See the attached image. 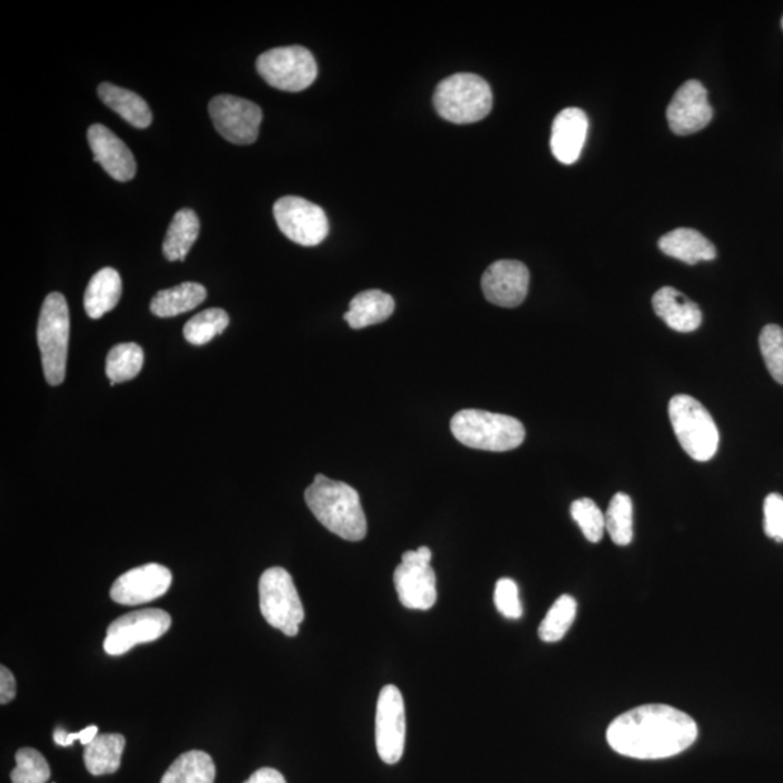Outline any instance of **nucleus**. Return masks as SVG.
<instances>
[{"label": "nucleus", "instance_id": "obj_10", "mask_svg": "<svg viewBox=\"0 0 783 783\" xmlns=\"http://www.w3.org/2000/svg\"><path fill=\"white\" fill-rule=\"evenodd\" d=\"M172 625V616L163 610H142L130 612L109 624L104 638V652L111 656H121L135 645L155 642L163 638Z\"/></svg>", "mask_w": 783, "mask_h": 783}, {"label": "nucleus", "instance_id": "obj_18", "mask_svg": "<svg viewBox=\"0 0 783 783\" xmlns=\"http://www.w3.org/2000/svg\"><path fill=\"white\" fill-rule=\"evenodd\" d=\"M590 120L579 108H566L554 118L552 127V153L560 163L573 164L585 145Z\"/></svg>", "mask_w": 783, "mask_h": 783}, {"label": "nucleus", "instance_id": "obj_20", "mask_svg": "<svg viewBox=\"0 0 783 783\" xmlns=\"http://www.w3.org/2000/svg\"><path fill=\"white\" fill-rule=\"evenodd\" d=\"M659 247L669 258L681 260L686 264H696L700 261H711L716 258L715 245L692 228H677L667 232L659 240Z\"/></svg>", "mask_w": 783, "mask_h": 783}, {"label": "nucleus", "instance_id": "obj_16", "mask_svg": "<svg viewBox=\"0 0 783 783\" xmlns=\"http://www.w3.org/2000/svg\"><path fill=\"white\" fill-rule=\"evenodd\" d=\"M530 272L516 260H500L492 263L482 277L483 295L493 305L515 308L529 293Z\"/></svg>", "mask_w": 783, "mask_h": 783}, {"label": "nucleus", "instance_id": "obj_17", "mask_svg": "<svg viewBox=\"0 0 783 783\" xmlns=\"http://www.w3.org/2000/svg\"><path fill=\"white\" fill-rule=\"evenodd\" d=\"M88 141L93 153V160L101 164L112 179L118 182H130L135 178L137 163L134 154L128 149L126 142L118 139L109 128L102 123H94L89 128Z\"/></svg>", "mask_w": 783, "mask_h": 783}, {"label": "nucleus", "instance_id": "obj_29", "mask_svg": "<svg viewBox=\"0 0 783 783\" xmlns=\"http://www.w3.org/2000/svg\"><path fill=\"white\" fill-rule=\"evenodd\" d=\"M578 602L571 595H562L541 621L539 635L545 643L560 642L576 619Z\"/></svg>", "mask_w": 783, "mask_h": 783}, {"label": "nucleus", "instance_id": "obj_7", "mask_svg": "<svg viewBox=\"0 0 783 783\" xmlns=\"http://www.w3.org/2000/svg\"><path fill=\"white\" fill-rule=\"evenodd\" d=\"M260 611L273 629L295 638L305 611L291 573L283 568H270L259 582Z\"/></svg>", "mask_w": 783, "mask_h": 783}, {"label": "nucleus", "instance_id": "obj_23", "mask_svg": "<svg viewBox=\"0 0 783 783\" xmlns=\"http://www.w3.org/2000/svg\"><path fill=\"white\" fill-rule=\"evenodd\" d=\"M98 94L108 108H111L113 112L121 116L132 127L142 130V128L150 127L151 121H153L149 103L140 94L131 92V90L116 87L112 83H102L98 88Z\"/></svg>", "mask_w": 783, "mask_h": 783}, {"label": "nucleus", "instance_id": "obj_1", "mask_svg": "<svg viewBox=\"0 0 783 783\" xmlns=\"http://www.w3.org/2000/svg\"><path fill=\"white\" fill-rule=\"evenodd\" d=\"M697 739L692 716L663 704L638 706L616 716L606 742L616 753L640 761H657L685 752Z\"/></svg>", "mask_w": 783, "mask_h": 783}, {"label": "nucleus", "instance_id": "obj_13", "mask_svg": "<svg viewBox=\"0 0 783 783\" xmlns=\"http://www.w3.org/2000/svg\"><path fill=\"white\" fill-rule=\"evenodd\" d=\"M405 704L396 686L387 685L379 694L377 709V749L387 765H395L405 750Z\"/></svg>", "mask_w": 783, "mask_h": 783}, {"label": "nucleus", "instance_id": "obj_33", "mask_svg": "<svg viewBox=\"0 0 783 783\" xmlns=\"http://www.w3.org/2000/svg\"><path fill=\"white\" fill-rule=\"evenodd\" d=\"M572 519L581 526L583 535L591 543H598L604 538L605 533V515L602 514L600 506L590 498H582L572 502L571 505Z\"/></svg>", "mask_w": 783, "mask_h": 783}, {"label": "nucleus", "instance_id": "obj_37", "mask_svg": "<svg viewBox=\"0 0 783 783\" xmlns=\"http://www.w3.org/2000/svg\"><path fill=\"white\" fill-rule=\"evenodd\" d=\"M17 696V681L7 666H0V704L7 705Z\"/></svg>", "mask_w": 783, "mask_h": 783}, {"label": "nucleus", "instance_id": "obj_3", "mask_svg": "<svg viewBox=\"0 0 783 783\" xmlns=\"http://www.w3.org/2000/svg\"><path fill=\"white\" fill-rule=\"evenodd\" d=\"M450 429L460 443L483 452H510L525 439L524 425L516 418L481 410L459 411Z\"/></svg>", "mask_w": 783, "mask_h": 783}, {"label": "nucleus", "instance_id": "obj_25", "mask_svg": "<svg viewBox=\"0 0 783 783\" xmlns=\"http://www.w3.org/2000/svg\"><path fill=\"white\" fill-rule=\"evenodd\" d=\"M207 299V289L194 282L160 291L151 301L150 310L155 317L172 318L201 305Z\"/></svg>", "mask_w": 783, "mask_h": 783}, {"label": "nucleus", "instance_id": "obj_6", "mask_svg": "<svg viewBox=\"0 0 783 783\" xmlns=\"http://www.w3.org/2000/svg\"><path fill=\"white\" fill-rule=\"evenodd\" d=\"M70 337V313L66 298L52 292L42 303L37 339L46 381L57 387L66 378Z\"/></svg>", "mask_w": 783, "mask_h": 783}, {"label": "nucleus", "instance_id": "obj_22", "mask_svg": "<svg viewBox=\"0 0 783 783\" xmlns=\"http://www.w3.org/2000/svg\"><path fill=\"white\" fill-rule=\"evenodd\" d=\"M122 295V280L116 269L104 268L93 274L84 293V310L92 320H99L104 313L118 305Z\"/></svg>", "mask_w": 783, "mask_h": 783}, {"label": "nucleus", "instance_id": "obj_26", "mask_svg": "<svg viewBox=\"0 0 783 783\" xmlns=\"http://www.w3.org/2000/svg\"><path fill=\"white\" fill-rule=\"evenodd\" d=\"M199 231H201V222L197 212L189 208L180 209L165 234L163 243L165 259L169 261L187 259L194 241L198 240Z\"/></svg>", "mask_w": 783, "mask_h": 783}, {"label": "nucleus", "instance_id": "obj_31", "mask_svg": "<svg viewBox=\"0 0 783 783\" xmlns=\"http://www.w3.org/2000/svg\"><path fill=\"white\" fill-rule=\"evenodd\" d=\"M605 530L616 545H629L633 540V501L626 493L612 498L605 514Z\"/></svg>", "mask_w": 783, "mask_h": 783}, {"label": "nucleus", "instance_id": "obj_24", "mask_svg": "<svg viewBox=\"0 0 783 783\" xmlns=\"http://www.w3.org/2000/svg\"><path fill=\"white\" fill-rule=\"evenodd\" d=\"M126 737L122 734H99L84 749V765L93 776L112 775L121 766Z\"/></svg>", "mask_w": 783, "mask_h": 783}, {"label": "nucleus", "instance_id": "obj_21", "mask_svg": "<svg viewBox=\"0 0 783 783\" xmlns=\"http://www.w3.org/2000/svg\"><path fill=\"white\" fill-rule=\"evenodd\" d=\"M393 311H395L393 298L379 289H372V291H364L351 299L344 320L348 321L351 329L362 330L365 327L387 321Z\"/></svg>", "mask_w": 783, "mask_h": 783}, {"label": "nucleus", "instance_id": "obj_12", "mask_svg": "<svg viewBox=\"0 0 783 783\" xmlns=\"http://www.w3.org/2000/svg\"><path fill=\"white\" fill-rule=\"evenodd\" d=\"M209 116L217 131L237 145L253 144L263 121V111L259 104L231 94L213 98L209 102Z\"/></svg>", "mask_w": 783, "mask_h": 783}, {"label": "nucleus", "instance_id": "obj_36", "mask_svg": "<svg viewBox=\"0 0 783 783\" xmlns=\"http://www.w3.org/2000/svg\"><path fill=\"white\" fill-rule=\"evenodd\" d=\"M763 514H765L763 526L767 538L783 543V496L780 493H771L766 496Z\"/></svg>", "mask_w": 783, "mask_h": 783}, {"label": "nucleus", "instance_id": "obj_32", "mask_svg": "<svg viewBox=\"0 0 783 783\" xmlns=\"http://www.w3.org/2000/svg\"><path fill=\"white\" fill-rule=\"evenodd\" d=\"M17 766L11 772L12 783H46L51 777L47 759L36 749H21L16 754Z\"/></svg>", "mask_w": 783, "mask_h": 783}, {"label": "nucleus", "instance_id": "obj_15", "mask_svg": "<svg viewBox=\"0 0 783 783\" xmlns=\"http://www.w3.org/2000/svg\"><path fill=\"white\" fill-rule=\"evenodd\" d=\"M713 113L704 84L687 80L669 103L667 122L676 135H691L704 130L713 120Z\"/></svg>", "mask_w": 783, "mask_h": 783}, {"label": "nucleus", "instance_id": "obj_11", "mask_svg": "<svg viewBox=\"0 0 783 783\" xmlns=\"http://www.w3.org/2000/svg\"><path fill=\"white\" fill-rule=\"evenodd\" d=\"M280 231L299 245L321 244L330 232L324 209L299 197L280 198L273 207Z\"/></svg>", "mask_w": 783, "mask_h": 783}, {"label": "nucleus", "instance_id": "obj_34", "mask_svg": "<svg viewBox=\"0 0 783 783\" xmlns=\"http://www.w3.org/2000/svg\"><path fill=\"white\" fill-rule=\"evenodd\" d=\"M762 358L773 381L783 384V329L769 324L759 337Z\"/></svg>", "mask_w": 783, "mask_h": 783}, {"label": "nucleus", "instance_id": "obj_9", "mask_svg": "<svg viewBox=\"0 0 783 783\" xmlns=\"http://www.w3.org/2000/svg\"><path fill=\"white\" fill-rule=\"evenodd\" d=\"M431 550L420 548L402 554V563L393 573L398 598L405 609L426 611L436 601V578L431 568Z\"/></svg>", "mask_w": 783, "mask_h": 783}, {"label": "nucleus", "instance_id": "obj_2", "mask_svg": "<svg viewBox=\"0 0 783 783\" xmlns=\"http://www.w3.org/2000/svg\"><path fill=\"white\" fill-rule=\"evenodd\" d=\"M305 501L315 519L339 538L360 541L368 534L359 492L348 483L317 474L305 491Z\"/></svg>", "mask_w": 783, "mask_h": 783}, {"label": "nucleus", "instance_id": "obj_5", "mask_svg": "<svg viewBox=\"0 0 783 783\" xmlns=\"http://www.w3.org/2000/svg\"><path fill=\"white\" fill-rule=\"evenodd\" d=\"M669 418L679 444L691 459L709 462L719 452V426L706 408L695 398L673 396L669 402Z\"/></svg>", "mask_w": 783, "mask_h": 783}, {"label": "nucleus", "instance_id": "obj_39", "mask_svg": "<svg viewBox=\"0 0 783 783\" xmlns=\"http://www.w3.org/2000/svg\"><path fill=\"white\" fill-rule=\"evenodd\" d=\"M98 731L97 725H90V727L80 731V743H82L83 746H88V744L92 743L93 740L98 737Z\"/></svg>", "mask_w": 783, "mask_h": 783}, {"label": "nucleus", "instance_id": "obj_27", "mask_svg": "<svg viewBox=\"0 0 783 783\" xmlns=\"http://www.w3.org/2000/svg\"><path fill=\"white\" fill-rule=\"evenodd\" d=\"M217 767L212 757L201 750L180 754L160 783H213Z\"/></svg>", "mask_w": 783, "mask_h": 783}, {"label": "nucleus", "instance_id": "obj_19", "mask_svg": "<svg viewBox=\"0 0 783 783\" xmlns=\"http://www.w3.org/2000/svg\"><path fill=\"white\" fill-rule=\"evenodd\" d=\"M653 310L669 329L677 332H692L700 329L702 312L700 307L675 288L659 289L652 299Z\"/></svg>", "mask_w": 783, "mask_h": 783}, {"label": "nucleus", "instance_id": "obj_28", "mask_svg": "<svg viewBox=\"0 0 783 783\" xmlns=\"http://www.w3.org/2000/svg\"><path fill=\"white\" fill-rule=\"evenodd\" d=\"M144 364V351L135 343H122L109 351L107 377L111 384L131 381L139 377Z\"/></svg>", "mask_w": 783, "mask_h": 783}, {"label": "nucleus", "instance_id": "obj_40", "mask_svg": "<svg viewBox=\"0 0 783 783\" xmlns=\"http://www.w3.org/2000/svg\"><path fill=\"white\" fill-rule=\"evenodd\" d=\"M782 28H783V18H782Z\"/></svg>", "mask_w": 783, "mask_h": 783}, {"label": "nucleus", "instance_id": "obj_38", "mask_svg": "<svg viewBox=\"0 0 783 783\" xmlns=\"http://www.w3.org/2000/svg\"><path fill=\"white\" fill-rule=\"evenodd\" d=\"M244 783H287L282 773L273 767L259 769Z\"/></svg>", "mask_w": 783, "mask_h": 783}, {"label": "nucleus", "instance_id": "obj_8", "mask_svg": "<svg viewBox=\"0 0 783 783\" xmlns=\"http://www.w3.org/2000/svg\"><path fill=\"white\" fill-rule=\"evenodd\" d=\"M258 71L274 89L302 92L315 82L318 66L310 50L291 46L263 52L258 59Z\"/></svg>", "mask_w": 783, "mask_h": 783}, {"label": "nucleus", "instance_id": "obj_14", "mask_svg": "<svg viewBox=\"0 0 783 783\" xmlns=\"http://www.w3.org/2000/svg\"><path fill=\"white\" fill-rule=\"evenodd\" d=\"M172 572L161 564L149 563L131 569L113 582L112 601L121 605H140L163 596L172 585Z\"/></svg>", "mask_w": 783, "mask_h": 783}, {"label": "nucleus", "instance_id": "obj_4", "mask_svg": "<svg viewBox=\"0 0 783 783\" xmlns=\"http://www.w3.org/2000/svg\"><path fill=\"white\" fill-rule=\"evenodd\" d=\"M493 104L492 89L485 79L472 73H458L441 80L434 92V107L443 120L473 123L489 116Z\"/></svg>", "mask_w": 783, "mask_h": 783}, {"label": "nucleus", "instance_id": "obj_30", "mask_svg": "<svg viewBox=\"0 0 783 783\" xmlns=\"http://www.w3.org/2000/svg\"><path fill=\"white\" fill-rule=\"evenodd\" d=\"M230 325V317L221 308H209L199 312L187 322L183 329L184 339L193 345H205L209 341L221 335Z\"/></svg>", "mask_w": 783, "mask_h": 783}, {"label": "nucleus", "instance_id": "obj_35", "mask_svg": "<svg viewBox=\"0 0 783 783\" xmlns=\"http://www.w3.org/2000/svg\"><path fill=\"white\" fill-rule=\"evenodd\" d=\"M495 605L505 619L519 620L522 615L519 585L510 578H502L495 586Z\"/></svg>", "mask_w": 783, "mask_h": 783}]
</instances>
